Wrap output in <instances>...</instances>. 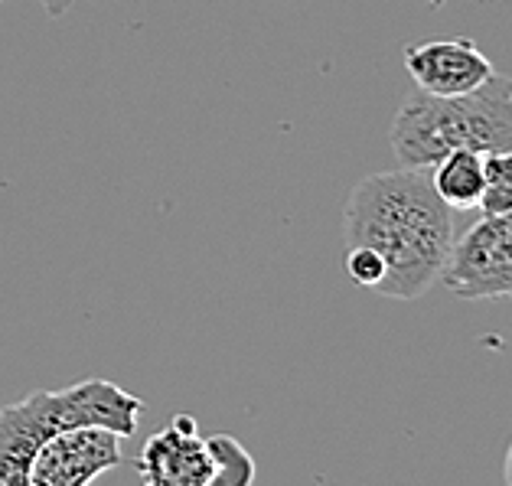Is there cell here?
Returning <instances> with one entry per match:
<instances>
[{"label":"cell","instance_id":"obj_1","mask_svg":"<svg viewBox=\"0 0 512 486\" xmlns=\"http://www.w3.org/2000/svg\"><path fill=\"white\" fill-rule=\"evenodd\" d=\"M343 239L346 248H372L382 258V297L418 301L437 284L451 255V206L437 196L424 167L372 173L346 199Z\"/></svg>","mask_w":512,"mask_h":486},{"label":"cell","instance_id":"obj_2","mask_svg":"<svg viewBox=\"0 0 512 486\" xmlns=\"http://www.w3.org/2000/svg\"><path fill=\"white\" fill-rule=\"evenodd\" d=\"M402 167H434L447 151H512V79L493 76L480 89L454 98L411 92L398 105L389 131Z\"/></svg>","mask_w":512,"mask_h":486},{"label":"cell","instance_id":"obj_3","mask_svg":"<svg viewBox=\"0 0 512 486\" xmlns=\"http://www.w3.org/2000/svg\"><path fill=\"white\" fill-rule=\"evenodd\" d=\"M144 402L108 379H82L56 392H33L0 408V486H27V470L40 444L79 425H102L131 438Z\"/></svg>","mask_w":512,"mask_h":486},{"label":"cell","instance_id":"obj_4","mask_svg":"<svg viewBox=\"0 0 512 486\" xmlns=\"http://www.w3.org/2000/svg\"><path fill=\"white\" fill-rule=\"evenodd\" d=\"M460 301H496L512 294V209L483 216L470 232L454 239L441 278Z\"/></svg>","mask_w":512,"mask_h":486},{"label":"cell","instance_id":"obj_5","mask_svg":"<svg viewBox=\"0 0 512 486\" xmlns=\"http://www.w3.org/2000/svg\"><path fill=\"white\" fill-rule=\"evenodd\" d=\"M124 434L102 425H79L40 444L27 470V486H85L121 467Z\"/></svg>","mask_w":512,"mask_h":486},{"label":"cell","instance_id":"obj_6","mask_svg":"<svg viewBox=\"0 0 512 486\" xmlns=\"http://www.w3.org/2000/svg\"><path fill=\"white\" fill-rule=\"evenodd\" d=\"M212 473L209 438L196 428L193 415H177L137 454V477L147 486H212Z\"/></svg>","mask_w":512,"mask_h":486},{"label":"cell","instance_id":"obj_7","mask_svg":"<svg viewBox=\"0 0 512 486\" xmlns=\"http://www.w3.org/2000/svg\"><path fill=\"white\" fill-rule=\"evenodd\" d=\"M405 69L418 92H428L437 98L467 95L493 76V62L486 59L477 43L464 36L451 40H424L405 46Z\"/></svg>","mask_w":512,"mask_h":486},{"label":"cell","instance_id":"obj_8","mask_svg":"<svg viewBox=\"0 0 512 486\" xmlns=\"http://www.w3.org/2000/svg\"><path fill=\"white\" fill-rule=\"evenodd\" d=\"M483 157L486 154L457 147V151H447L434 167H428L437 196H441L451 209H477L480 206L483 183H486Z\"/></svg>","mask_w":512,"mask_h":486},{"label":"cell","instance_id":"obj_9","mask_svg":"<svg viewBox=\"0 0 512 486\" xmlns=\"http://www.w3.org/2000/svg\"><path fill=\"white\" fill-rule=\"evenodd\" d=\"M212 486H248L255 480V457L232 438V434H212Z\"/></svg>","mask_w":512,"mask_h":486},{"label":"cell","instance_id":"obj_10","mask_svg":"<svg viewBox=\"0 0 512 486\" xmlns=\"http://www.w3.org/2000/svg\"><path fill=\"white\" fill-rule=\"evenodd\" d=\"M486 183L480 196V213L483 216H503L512 209V151L506 154H486L483 157Z\"/></svg>","mask_w":512,"mask_h":486},{"label":"cell","instance_id":"obj_11","mask_svg":"<svg viewBox=\"0 0 512 486\" xmlns=\"http://www.w3.org/2000/svg\"><path fill=\"white\" fill-rule=\"evenodd\" d=\"M346 274L356 288H369V291H379V284L385 278V265L382 258L372 252V248H346Z\"/></svg>","mask_w":512,"mask_h":486},{"label":"cell","instance_id":"obj_12","mask_svg":"<svg viewBox=\"0 0 512 486\" xmlns=\"http://www.w3.org/2000/svg\"><path fill=\"white\" fill-rule=\"evenodd\" d=\"M49 17H66V10L72 7V0H40Z\"/></svg>","mask_w":512,"mask_h":486},{"label":"cell","instance_id":"obj_13","mask_svg":"<svg viewBox=\"0 0 512 486\" xmlns=\"http://www.w3.org/2000/svg\"><path fill=\"white\" fill-rule=\"evenodd\" d=\"M506 483L512 486V447H509V454H506Z\"/></svg>","mask_w":512,"mask_h":486}]
</instances>
